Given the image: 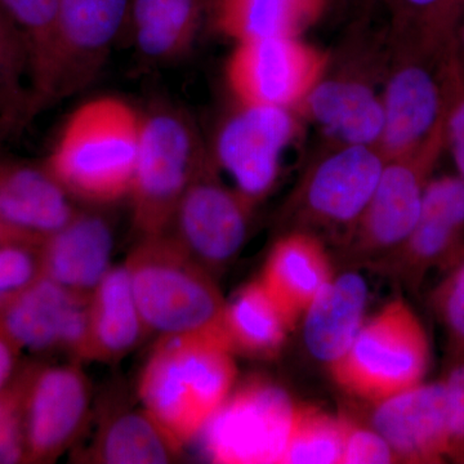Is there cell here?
<instances>
[{
	"label": "cell",
	"instance_id": "cell-14",
	"mask_svg": "<svg viewBox=\"0 0 464 464\" xmlns=\"http://www.w3.org/2000/svg\"><path fill=\"white\" fill-rule=\"evenodd\" d=\"M463 249L464 179L445 174L430 179L420 217L404 243L371 267L417 292L427 275L444 270Z\"/></svg>",
	"mask_w": 464,
	"mask_h": 464
},
{
	"label": "cell",
	"instance_id": "cell-30",
	"mask_svg": "<svg viewBox=\"0 0 464 464\" xmlns=\"http://www.w3.org/2000/svg\"><path fill=\"white\" fill-rule=\"evenodd\" d=\"M343 445V415L334 417L314 406L295 405L280 464H341Z\"/></svg>",
	"mask_w": 464,
	"mask_h": 464
},
{
	"label": "cell",
	"instance_id": "cell-33",
	"mask_svg": "<svg viewBox=\"0 0 464 464\" xmlns=\"http://www.w3.org/2000/svg\"><path fill=\"white\" fill-rule=\"evenodd\" d=\"M441 75L444 87L442 125L445 149L450 154L456 174L464 179V69L453 47L442 60Z\"/></svg>",
	"mask_w": 464,
	"mask_h": 464
},
{
	"label": "cell",
	"instance_id": "cell-7",
	"mask_svg": "<svg viewBox=\"0 0 464 464\" xmlns=\"http://www.w3.org/2000/svg\"><path fill=\"white\" fill-rule=\"evenodd\" d=\"M444 150L441 123L420 148L386 161L373 197L340 244L351 264L371 267L404 243L420 217L424 191Z\"/></svg>",
	"mask_w": 464,
	"mask_h": 464
},
{
	"label": "cell",
	"instance_id": "cell-20",
	"mask_svg": "<svg viewBox=\"0 0 464 464\" xmlns=\"http://www.w3.org/2000/svg\"><path fill=\"white\" fill-rule=\"evenodd\" d=\"M78 212L47 168L0 160V221L21 237L44 240Z\"/></svg>",
	"mask_w": 464,
	"mask_h": 464
},
{
	"label": "cell",
	"instance_id": "cell-16",
	"mask_svg": "<svg viewBox=\"0 0 464 464\" xmlns=\"http://www.w3.org/2000/svg\"><path fill=\"white\" fill-rule=\"evenodd\" d=\"M88 295H79L48 277L34 280L8 304L5 332L21 346L67 351L83 356L87 338Z\"/></svg>",
	"mask_w": 464,
	"mask_h": 464
},
{
	"label": "cell",
	"instance_id": "cell-18",
	"mask_svg": "<svg viewBox=\"0 0 464 464\" xmlns=\"http://www.w3.org/2000/svg\"><path fill=\"white\" fill-rule=\"evenodd\" d=\"M299 115L315 123L335 145H380L382 92L364 75L326 74L304 101Z\"/></svg>",
	"mask_w": 464,
	"mask_h": 464
},
{
	"label": "cell",
	"instance_id": "cell-31",
	"mask_svg": "<svg viewBox=\"0 0 464 464\" xmlns=\"http://www.w3.org/2000/svg\"><path fill=\"white\" fill-rule=\"evenodd\" d=\"M32 103L29 56L23 36L0 7V130L27 119Z\"/></svg>",
	"mask_w": 464,
	"mask_h": 464
},
{
	"label": "cell",
	"instance_id": "cell-36",
	"mask_svg": "<svg viewBox=\"0 0 464 464\" xmlns=\"http://www.w3.org/2000/svg\"><path fill=\"white\" fill-rule=\"evenodd\" d=\"M23 456V439L14 406L0 400V464L16 463Z\"/></svg>",
	"mask_w": 464,
	"mask_h": 464
},
{
	"label": "cell",
	"instance_id": "cell-10",
	"mask_svg": "<svg viewBox=\"0 0 464 464\" xmlns=\"http://www.w3.org/2000/svg\"><path fill=\"white\" fill-rule=\"evenodd\" d=\"M255 204L222 181L210 152L182 195L170 234L210 274L225 270L246 244Z\"/></svg>",
	"mask_w": 464,
	"mask_h": 464
},
{
	"label": "cell",
	"instance_id": "cell-13",
	"mask_svg": "<svg viewBox=\"0 0 464 464\" xmlns=\"http://www.w3.org/2000/svg\"><path fill=\"white\" fill-rule=\"evenodd\" d=\"M392 53L382 91L383 132L378 145L386 161L420 148L441 125L444 114L441 65L447 53Z\"/></svg>",
	"mask_w": 464,
	"mask_h": 464
},
{
	"label": "cell",
	"instance_id": "cell-27",
	"mask_svg": "<svg viewBox=\"0 0 464 464\" xmlns=\"http://www.w3.org/2000/svg\"><path fill=\"white\" fill-rule=\"evenodd\" d=\"M181 453L142 408L112 414L101 426L88 458L94 463L163 464L174 462Z\"/></svg>",
	"mask_w": 464,
	"mask_h": 464
},
{
	"label": "cell",
	"instance_id": "cell-9",
	"mask_svg": "<svg viewBox=\"0 0 464 464\" xmlns=\"http://www.w3.org/2000/svg\"><path fill=\"white\" fill-rule=\"evenodd\" d=\"M332 57L302 36H270L235 43L226 82L237 105L301 111Z\"/></svg>",
	"mask_w": 464,
	"mask_h": 464
},
{
	"label": "cell",
	"instance_id": "cell-35",
	"mask_svg": "<svg viewBox=\"0 0 464 464\" xmlns=\"http://www.w3.org/2000/svg\"><path fill=\"white\" fill-rule=\"evenodd\" d=\"M34 275L35 264L27 250L14 246L0 248V299L26 288Z\"/></svg>",
	"mask_w": 464,
	"mask_h": 464
},
{
	"label": "cell",
	"instance_id": "cell-11",
	"mask_svg": "<svg viewBox=\"0 0 464 464\" xmlns=\"http://www.w3.org/2000/svg\"><path fill=\"white\" fill-rule=\"evenodd\" d=\"M298 112L271 106H244L225 119L212 157L232 186L257 207L279 179L285 150L301 130Z\"/></svg>",
	"mask_w": 464,
	"mask_h": 464
},
{
	"label": "cell",
	"instance_id": "cell-23",
	"mask_svg": "<svg viewBox=\"0 0 464 464\" xmlns=\"http://www.w3.org/2000/svg\"><path fill=\"white\" fill-rule=\"evenodd\" d=\"M148 333L127 267H111L88 301L87 338L82 360L114 362L130 353Z\"/></svg>",
	"mask_w": 464,
	"mask_h": 464
},
{
	"label": "cell",
	"instance_id": "cell-1",
	"mask_svg": "<svg viewBox=\"0 0 464 464\" xmlns=\"http://www.w3.org/2000/svg\"><path fill=\"white\" fill-rule=\"evenodd\" d=\"M237 373L235 353L219 322L199 331L161 335L137 391L142 408L183 450L228 398Z\"/></svg>",
	"mask_w": 464,
	"mask_h": 464
},
{
	"label": "cell",
	"instance_id": "cell-34",
	"mask_svg": "<svg viewBox=\"0 0 464 464\" xmlns=\"http://www.w3.org/2000/svg\"><path fill=\"white\" fill-rule=\"evenodd\" d=\"M344 445L341 464L399 463L392 448L373 427L344 417Z\"/></svg>",
	"mask_w": 464,
	"mask_h": 464
},
{
	"label": "cell",
	"instance_id": "cell-21",
	"mask_svg": "<svg viewBox=\"0 0 464 464\" xmlns=\"http://www.w3.org/2000/svg\"><path fill=\"white\" fill-rule=\"evenodd\" d=\"M43 241V276L79 295L90 297L111 268L114 235L100 213L78 210L63 227Z\"/></svg>",
	"mask_w": 464,
	"mask_h": 464
},
{
	"label": "cell",
	"instance_id": "cell-6",
	"mask_svg": "<svg viewBox=\"0 0 464 464\" xmlns=\"http://www.w3.org/2000/svg\"><path fill=\"white\" fill-rule=\"evenodd\" d=\"M384 164L375 146L335 145L308 168L289 198V230L328 232L341 244L373 197Z\"/></svg>",
	"mask_w": 464,
	"mask_h": 464
},
{
	"label": "cell",
	"instance_id": "cell-4",
	"mask_svg": "<svg viewBox=\"0 0 464 464\" xmlns=\"http://www.w3.org/2000/svg\"><path fill=\"white\" fill-rule=\"evenodd\" d=\"M209 154L195 121L182 109L160 103L142 111L128 197L140 239L169 230L182 195Z\"/></svg>",
	"mask_w": 464,
	"mask_h": 464
},
{
	"label": "cell",
	"instance_id": "cell-29",
	"mask_svg": "<svg viewBox=\"0 0 464 464\" xmlns=\"http://www.w3.org/2000/svg\"><path fill=\"white\" fill-rule=\"evenodd\" d=\"M23 36L29 56L32 115L43 109L57 56L60 0H0Z\"/></svg>",
	"mask_w": 464,
	"mask_h": 464
},
{
	"label": "cell",
	"instance_id": "cell-19",
	"mask_svg": "<svg viewBox=\"0 0 464 464\" xmlns=\"http://www.w3.org/2000/svg\"><path fill=\"white\" fill-rule=\"evenodd\" d=\"M333 275L331 256L320 237L289 230L274 244L258 279L295 329Z\"/></svg>",
	"mask_w": 464,
	"mask_h": 464
},
{
	"label": "cell",
	"instance_id": "cell-32",
	"mask_svg": "<svg viewBox=\"0 0 464 464\" xmlns=\"http://www.w3.org/2000/svg\"><path fill=\"white\" fill-rule=\"evenodd\" d=\"M441 273L431 293V307L444 331L450 368L464 362V249Z\"/></svg>",
	"mask_w": 464,
	"mask_h": 464
},
{
	"label": "cell",
	"instance_id": "cell-37",
	"mask_svg": "<svg viewBox=\"0 0 464 464\" xmlns=\"http://www.w3.org/2000/svg\"><path fill=\"white\" fill-rule=\"evenodd\" d=\"M442 380L445 382L451 405H453L454 430H456L458 447L464 440V362L448 368V373Z\"/></svg>",
	"mask_w": 464,
	"mask_h": 464
},
{
	"label": "cell",
	"instance_id": "cell-22",
	"mask_svg": "<svg viewBox=\"0 0 464 464\" xmlns=\"http://www.w3.org/2000/svg\"><path fill=\"white\" fill-rule=\"evenodd\" d=\"M368 298L362 275L353 270L333 275L302 316L311 356L331 366L347 353L365 323Z\"/></svg>",
	"mask_w": 464,
	"mask_h": 464
},
{
	"label": "cell",
	"instance_id": "cell-2",
	"mask_svg": "<svg viewBox=\"0 0 464 464\" xmlns=\"http://www.w3.org/2000/svg\"><path fill=\"white\" fill-rule=\"evenodd\" d=\"M142 111L115 96L82 103L63 124L45 168L74 200L106 207L132 188Z\"/></svg>",
	"mask_w": 464,
	"mask_h": 464
},
{
	"label": "cell",
	"instance_id": "cell-38",
	"mask_svg": "<svg viewBox=\"0 0 464 464\" xmlns=\"http://www.w3.org/2000/svg\"><path fill=\"white\" fill-rule=\"evenodd\" d=\"M12 365H14V356H12L11 347L8 346L7 342L0 338V389L8 380Z\"/></svg>",
	"mask_w": 464,
	"mask_h": 464
},
{
	"label": "cell",
	"instance_id": "cell-8",
	"mask_svg": "<svg viewBox=\"0 0 464 464\" xmlns=\"http://www.w3.org/2000/svg\"><path fill=\"white\" fill-rule=\"evenodd\" d=\"M295 411L283 387L262 378L246 382L204 427L201 451L218 464H280Z\"/></svg>",
	"mask_w": 464,
	"mask_h": 464
},
{
	"label": "cell",
	"instance_id": "cell-25",
	"mask_svg": "<svg viewBox=\"0 0 464 464\" xmlns=\"http://www.w3.org/2000/svg\"><path fill=\"white\" fill-rule=\"evenodd\" d=\"M203 14V0H132L127 29L143 57L167 63L190 50Z\"/></svg>",
	"mask_w": 464,
	"mask_h": 464
},
{
	"label": "cell",
	"instance_id": "cell-5",
	"mask_svg": "<svg viewBox=\"0 0 464 464\" xmlns=\"http://www.w3.org/2000/svg\"><path fill=\"white\" fill-rule=\"evenodd\" d=\"M431 357L420 317L405 299L395 298L365 320L329 372L348 395L375 405L422 383Z\"/></svg>",
	"mask_w": 464,
	"mask_h": 464
},
{
	"label": "cell",
	"instance_id": "cell-41",
	"mask_svg": "<svg viewBox=\"0 0 464 464\" xmlns=\"http://www.w3.org/2000/svg\"><path fill=\"white\" fill-rule=\"evenodd\" d=\"M450 459H453L457 463H464V440L458 445L454 453L451 454Z\"/></svg>",
	"mask_w": 464,
	"mask_h": 464
},
{
	"label": "cell",
	"instance_id": "cell-26",
	"mask_svg": "<svg viewBox=\"0 0 464 464\" xmlns=\"http://www.w3.org/2000/svg\"><path fill=\"white\" fill-rule=\"evenodd\" d=\"M221 325L235 355L256 359L279 355L292 331L259 279L244 285L226 302Z\"/></svg>",
	"mask_w": 464,
	"mask_h": 464
},
{
	"label": "cell",
	"instance_id": "cell-12",
	"mask_svg": "<svg viewBox=\"0 0 464 464\" xmlns=\"http://www.w3.org/2000/svg\"><path fill=\"white\" fill-rule=\"evenodd\" d=\"M132 0H60L57 56L43 106L74 96L100 74L121 34Z\"/></svg>",
	"mask_w": 464,
	"mask_h": 464
},
{
	"label": "cell",
	"instance_id": "cell-3",
	"mask_svg": "<svg viewBox=\"0 0 464 464\" xmlns=\"http://www.w3.org/2000/svg\"><path fill=\"white\" fill-rule=\"evenodd\" d=\"M125 267L146 331L161 337L221 322L226 301L215 275L195 261L169 231L141 237Z\"/></svg>",
	"mask_w": 464,
	"mask_h": 464
},
{
	"label": "cell",
	"instance_id": "cell-24",
	"mask_svg": "<svg viewBox=\"0 0 464 464\" xmlns=\"http://www.w3.org/2000/svg\"><path fill=\"white\" fill-rule=\"evenodd\" d=\"M329 0H210L217 32L234 43L302 36L316 25Z\"/></svg>",
	"mask_w": 464,
	"mask_h": 464
},
{
	"label": "cell",
	"instance_id": "cell-40",
	"mask_svg": "<svg viewBox=\"0 0 464 464\" xmlns=\"http://www.w3.org/2000/svg\"><path fill=\"white\" fill-rule=\"evenodd\" d=\"M20 237L21 235H18L16 231L12 230L11 227H8L7 225L3 224L2 221H0V240L3 239V237Z\"/></svg>",
	"mask_w": 464,
	"mask_h": 464
},
{
	"label": "cell",
	"instance_id": "cell-28",
	"mask_svg": "<svg viewBox=\"0 0 464 464\" xmlns=\"http://www.w3.org/2000/svg\"><path fill=\"white\" fill-rule=\"evenodd\" d=\"M392 52L442 56L464 16V0H384Z\"/></svg>",
	"mask_w": 464,
	"mask_h": 464
},
{
	"label": "cell",
	"instance_id": "cell-17",
	"mask_svg": "<svg viewBox=\"0 0 464 464\" xmlns=\"http://www.w3.org/2000/svg\"><path fill=\"white\" fill-rule=\"evenodd\" d=\"M91 391L76 365L43 372L29 396L27 442L36 458H54L72 447L90 414Z\"/></svg>",
	"mask_w": 464,
	"mask_h": 464
},
{
	"label": "cell",
	"instance_id": "cell-39",
	"mask_svg": "<svg viewBox=\"0 0 464 464\" xmlns=\"http://www.w3.org/2000/svg\"><path fill=\"white\" fill-rule=\"evenodd\" d=\"M453 50L464 69V16L458 26L456 36H454Z\"/></svg>",
	"mask_w": 464,
	"mask_h": 464
},
{
	"label": "cell",
	"instance_id": "cell-15",
	"mask_svg": "<svg viewBox=\"0 0 464 464\" xmlns=\"http://www.w3.org/2000/svg\"><path fill=\"white\" fill-rule=\"evenodd\" d=\"M371 426L399 463L438 464L457 447L453 405L444 380L418 384L374 405Z\"/></svg>",
	"mask_w": 464,
	"mask_h": 464
}]
</instances>
